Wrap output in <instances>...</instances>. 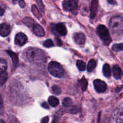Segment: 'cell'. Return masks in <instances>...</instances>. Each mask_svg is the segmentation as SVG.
Segmentation results:
<instances>
[{
	"mask_svg": "<svg viewBox=\"0 0 123 123\" xmlns=\"http://www.w3.org/2000/svg\"><path fill=\"white\" fill-rule=\"evenodd\" d=\"M25 57L30 62L36 64L44 63L46 56L44 52L37 48H30L25 51Z\"/></svg>",
	"mask_w": 123,
	"mask_h": 123,
	"instance_id": "obj_1",
	"label": "cell"
},
{
	"mask_svg": "<svg viewBox=\"0 0 123 123\" xmlns=\"http://www.w3.org/2000/svg\"><path fill=\"white\" fill-rule=\"evenodd\" d=\"M109 26L113 34L122 36L123 31V18L121 16H116L112 18L109 22Z\"/></svg>",
	"mask_w": 123,
	"mask_h": 123,
	"instance_id": "obj_2",
	"label": "cell"
},
{
	"mask_svg": "<svg viewBox=\"0 0 123 123\" xmlns=\"http://www.w3.org/2000/svg\"><path fill=\"white\" fill-rule=\"evenodd\" d=\"M48 70L49 73L54 77L61 78L64 74V70L62 66L55 61H52L48 65Z\"/></svg>",
	"mask_w": 123,
	"mask_h": 123,
	"instance_id": "obj_3",
	"label": "cell"
},
{
	"mask_svg": "<svg viewBox=\"0 0 123 123\" xmlns=\"http://www.w3.org/2000/svg\"><path fill=\"white\" fill-rule=\"evenodd\" d=\"M97 32L98 36L101 38L105 45H109L111 42L110 34L108 29L105 25H100L97 26Z\"/></svg>",
	"mask_w": 123,
	"mask_h": 123,
	"instance_id": "obj_4",
	"label": "cell"
},
{
	"mask_svg": "<svg viewBox=\"0 0 123 123\" xmlns=\"http://www.w3.org/2000/svg\"><path fill=\"white\" fill-rule=\"evenodd\" d=\"M123 110L122 106L117 108L110 118L109 123H123Z\"/></svg>",
	"mask_w": 123,
	"mask_h": 123,
	"instance_id": "obj_5",
	"label": "cell"
},
{
	"mask_svg": "<svg viewBox=\"0 0 123 123\" xmlns=\"http://www.w3.org/2000/svg\"><path fill=\"white\" fill-rule=\"evenodd\" d=\"M78 0H64L62 6L64 10L73 12L78 8Z\"/></svg>",
	"mask_w": 123,
	"mask_h": 123,
	"instance_id": "obj_6",
	"label": "cell"
},
{
	"mask_svg": "<svg viewBox=\"0 0 123 123\" xmlns=\"http://www.w3.org/2000/svg\"><path fill=\"white\" fill-rule=\"evenodd\" d=\"M94 86L96 91L99 93L105 92L107 89L106 84L104 81L100 79H96L94 81Z\"/></svg>",
	"mask_w": 123,
	"mask_h": 123,
	"instance_id": "obj_7",
	"label": "cell"
},
{
	"mask_svg": "<svg viewBox=\"0 0 123 123\" xmlns=\"http://www.w3.org/2000/svg\"><path fill=\"white\" fill-rule=\"evenodd\" d=\"M27 40L28 38L26 35L24 33H22V32H19L16 35L14 42H15L16 44L22 46H24L27 42Z\"/></svg>",
	"mask_w": 123,
	"mask_h": 123,
	"instance_id": "obj_8",
	"label": "cell"
},
{
	"mask_svg": "<svg viewBox=\"0 0 123 123\" xmlns=\"http://www.w3.org/2000/svg\"><path fill=\"white\" fill-rule=\"evenodd\" d=\"M11 26L7 24H0V36L2 37H7L11 32Z\"/></svg>",
	"mask_w": 123,
	"mask_h": 123,
	"instance_id": "obj_9",
	"label": "cell"
},
{
	"mask_svg": "<svg viewBox=\"0 0 123 123\" xmlns=\"http://www.w3.org/2000/svg\"><path fill=\"white\" fill-rule=\"evenodd\" d=\"M98 3L97 0H92L91 2V8H90V18L91 19H94L96 17L97 14V10H98Z\"/></svg>",
	"mask_w": 123,
	"mask_h": 123,
	"instance_id": "obj_10",
	"label": "cell"
},
{
	"mask_svg": "<svg viewBox=\"0 0 123 123\" xmlns=\"http://www.w3.org/2000/svg\"><path fill=\"white\" fill-rule=\"evenodd\" d=\"M85 35L82 33H76L74 35V40L76 43L79 45H82L84 44L85 42Z\"/></svg>",
	"mask_w": 123,
	"mask_h": 123,
	"instance_id": "obj_11",
	"label": "cell"
},
{
	"mask_svg": "<svg viewBox=\"0 0 123 123\" xmlns=\"http://www.w3.org/2000/svg\"><path fill=\"white\" fill-rule=\"evenodd\" d=\"M55 29H56V31L61 36H64L67 34V29L63 24H61V23L58 24L55 26Z\"/></svg>",
	"mask_w": 123,
	"mask_h": 123,
	"instance_id": "obj_12",
	"label": "cell"
},
{
	"mask_svg": "<svg viewBox=\"0 0 123 123\" xmlns=\"http://www.w3.org/2000/svg\"><path fill=\"white\" fill-rule=\"evenodd\" d=\"M113 74H114V76L115 79H121L123 76V72L121 68L117 65L114 66L113 67Z\"/></svg>",
	"mask_w": 123,
	"mask_h": 123,
	"instance_id": "obj_13",
	"label": "cell"
},
{
	"mask_svg": "<svg viewBox=\"0 0 123 123\" xmlns=\"http://www.w3.org/2000/svg\"><path fill=\"white\" fill-rule=\"evenodd\" d=\"M33 31L37 36L42 37L44 35V31L39 24H34L33 26Z\"/></svg>",
	"mask_w": 123,
	"mask_h": 123,
	"instance_id": "obj_14",
	"label": "cell"
},
{
	"mask_svg": "<svg viewBox=\"0 0 123 123\" xmlns=\"http://www.w3.org/2000/svg\"><path fill=\"white\" fill-rule=\"evenodd\" d=\"M7 54H9L10 56H11L12 59V61H13V65L14 66H16L18 64V62H19V60H18V55L16 54L15 53L9 51V50H7Z\"/></svg>",
	"mask_w": 123,
	"mask_h": 123,
	"instance_id": "obj_15",
	"label": "cell"
},
{
	"mask_svg": "<svg viewBox=\"0 0 123 123\" xmlns=\"http://www.w3.org/2000/svg\"><path fill=\"white\" fill-rule=\"evenodd\" d=\"M103 72L104 75L105 76L106 78H109L111 76V67L108 64H105L103 66Z\"/></svg>",
	"mask_w": 123,
	"mask_h": 123,
	"instance_id": "obj_16",
	"label": "cell"
},
{
	"mask_svg": "<svg viewBox=\"0 0 123 123\" xmlns=\"http://www.w3.org/2000/svg\"><path fill=\"white\" fill-rule=\"evenodd\" d=\"M48 102L49 105L52 107H55L59 104V100L56 97L54 96H50L48 98Z\"/></svg>",
	"mask_w": 123,
	"mask_h": 123,
	"instance_id": "obj_17",
	"label": "cell"
},
{
	"mask_svg": "<svg viewBox=\"0 0 123 123\" xmlns=\"http://www.w3.org/2000/svg\"><path fill=\"white\" fill-rule=\"evenodd\" d=\"M96 66V60H93V59L90 60V61L88 62V66H87L88 72H92V71L95 68Z\"/></svg>",
	"mask_w": 123,
	"mask_h": 123,
	"instance_id": "obj_18",
	"label": "cell"
},
{
	"mask_svg": "<svg viewBox=\"0 0 123 123\" xmlns=\"http://www.w3.org/2000/svg\"><path fill=\"white\" fill-rule=\"evenodd\" d=\"M8 77V74L6 71L0 73V85H2L6 82Z\"/></svg>",
	"mask_w": 123,
	"mask_h": 123,
	"instance_id": "obj_19",
	"label": "cell"
},
{
	"mask_svg": "<svg viewBox=\"0 0 123 123\" xmlns=\"http://www.w3.org/2000/svg\"><path fill=\"white\" fill-rule=\"evenodd\" d=\"M76 66L80 71H84L86 68V64L84 61L82 60H78L76 62Z\"/></svg>",
	"mask_w": 123,
	"mask_h": 123,
	"instance_id": "obj_20",
	"label": "cell"
},
{
	"mask_svg": "<svg viewBox=\"0 0 123 123\" xmlns=\"http://www.w3.org/2000/svg\"><path fill=\"white\" fill-rule=\"evenodd\" d=\"M7 68V64L6 60H3V59L0 60V73H1V72L6 71Z\"/></svg>",
	"mask_w": 123,
	"mask_h": 123,
	"instance_id": "obj_21",
	"label": "cell"
},
{
	"mask_svg": "<svg viewBox=\"0 0 123 123\" xmlns=\"http://www.w3.org/2000/svg\"><path fill=\"white\" fill-rule=\"evenodd\" d=\"M79 83H80V85L81 86V88L82 91H85L86 90V88H87L88 85V82L86 79L85 78H82L79 80Z\"/></svg>",
	"mask_w": 123,
	"mask_h": 123,
	"instance_id": "obj_22",
	"label": "cell"
},
{
	"mask_svg": "<svg viewBox=\"0 0 123 123\" xmlns=\"http://www.w3.org/2000/svg\"><path fill=\"white\" fill-rule=\"evenodd\" d=\"M32 13H33V14H34L35 16L37 17V18H38V19H40V18H41V14H40V13L39 12V11H38V10L37 9V8L36 7V6H35V5H33L32 7Z\"/></svg>",
	"mask_w": 123,
	"mask_h": 123,
	"instance_id": "obj_23",
	"label": "cell"
},
{
	"mask_svg": "<svg viewBox=\"0 0 123 123\" xmlns=\"http://www.w3.org/2000/svg\"><path fill=\"white\" fill-rule=\"evenodd\" d=\"M123 43L120 44H115L113 45L112 50L115 52H120L123 50Z\"/></svg>",
	"mask_w": 123,
	"mask_h": 123,
	"instance_id": "obj_24",
	"label": "cell"
},
{
	"mask_svg": "<svg viewBox=\"0 0 123 123\" xmlns=\"http://www.w3.org/2000/svg\"><path fill=\"white\" fill-rule=\"evenodd\" d=\"M62 105H63L64 106H70L72 105V100H71V98L67 97V98H65L64 99L63 102H62Z\"/></svg>",
	"mask_w": 123,
	"mask_h": 123,
	"instance_id": "obj_25",
	"label": "cell"
},
{
	"mask_svg": "<svg viewBox=\"0 0 123 123\" xmlns=\"http://www.w3.org/2000/svg\"><path fill=\"white\" fill-rule=\"evenodd\" d=\"M52 92L56 95L60 94L61 92V88L58 86H57V85H54L52 87Z\"/></svg>",
	"mask_w": 123,
	"mask_h": 123,
	"instance_id": "obj_26",
	"label": "cell"
},
{
	"mask_svg": "<svg viewBox=\"0 0 123 123\" xmlns=\"http://www.w3.org/2000/svg\"><path fill=\"white\" fill-rule=\"evenodd\" d=\"M24 22L25 23L26 25H27L28 26H30V24L31 25H32V26H34V20L29 18H25V19H24Z\"/></svg>",
	"mask_w": 123,
	"mask_h": 123,
	"instance_id": "obj_27",
	"label": "cell"
},
{
	"mask_svg": "<svg viewBox=\"0 0 123 123\" xmlns=\"http://www.w3.org/2000/svg\"><path fill=\"white\" fill-rule=\"evenodd\" d=\"M43 45H44V46L46 47V48H50L52 46H54V44L52 40L48 39L44 42V43H43Z\"/></svg>",
	"mask_w": 123,
	"mask_h": 123,
	"instance_id": "obj_28",
	"label": "cell"
},
{
	"mask_svg": "<svg viewBox=\"0 0 123 123\" xmlns=\"http://www.w3.org/2000/svg\"><path fill=\"white\" fill-rule=\"evenodd\" d=\"M36 1H37V4H38V7H39L40 9L41 10V11H42L43 13H44V5H43V2H42V0H36Z\"/></svg>",
	"mask_w": 123,
	"mask_h": 123,
	"instance_id": "obj_29",
	"label": "cell"
},
{
	"mask_svg": "<svg viewBox=\"0 0 123 123\" xmlns=\"http://www.w3.org/2000/svg\"><path fill=\"white\" fill-rule=\"evenodd\" d=\"M4 113V105L3 102H2V97L0 94V115H2Z\"/></svg>",
	"mask_w": 123,
	"mask_h": 123,
	"instance_id": "obj_30",
	"label": "cell"
},
{
	"mask_svg": "<svg viewBox=\"0 0 123 123\" xmlns=\"http://www.w3.org/2000/svg\"><path fill=\"white\" fill-rule=\"evenodd\" d=\"M19 4L21 8H24L25 6V3L24 0H19Z\"/></svg>",
	"mask_w": 123,
	"mask_h": 123,
	"instance_id": "obj_31",
	"label": "cell"
},
{
	"mask_svg": "<svg viewBox=\"0 0 123 123\" xmlns=\"http://www.w3.org/2000/svg\"><path fill=\"white\" fill-rule=\"evenodd\" d=\"M49 118L48 117H44L43 118H42V121H41V123H48L49 122Z\"/></svg>",
	"mask_w": 123,
	"mask_h": 123,
	"instance_id": "obj_32",
	"label": "cell"
},
{
	"mask_svg": "<svg viewBox=\"0 0 123 123\" xmlns=\"http://www.w3.org/2000/svg\"><path fill=\"white\" fill-rule=\"evenodd\" d=\"M42 106L43 108H44V109H49V105H48V103H47L46 102H43V103L42 104Z\"/></svg>",
	"mask_w": 123,
	"mask_h": 123,
	"instance_id": "obj_33",
	"label": "cell"
},
{
	"mask_svg": "<svg viewBox=\"0 0 123 123\" xmlns=\"http://www.w3.org/2000/svg\"><path fill=\"white\" fill-rule=\"evenodd\" d=\"M4 8H2V7L0 6V16H2L4 14Z\"/></svg>",
	"mask_w": 123,
	"mask_h": 123,
	"instance_id": "obj_34",
	"label": "cell"
},
{
	"mask_svg": "<svg viewBox=\"0 0 123 123\" xmlns=\"http://www.w3.org/2000/svg\"><path fill=\"white\" fill-rule=\"evenodd\" d=\"M108 1L111 4H115L116 3V0H108Z\"/></svg>",
	"mask_w": 123,
	"mask_h": 123,
	"instance_id": "obj_35",
	"label": "cell"
},
{
	"mask_svg": "<svg viewBox=\"0 0 123 123\" xmlns=\"http://www.w3.org/2000/svg\"><path fill=\"white\" fill-rule=\"evenodd\" d=\"M0 123H6L4 122V121H3V120H0Z\"/></svg>",
	"mask_w": 123,
	"mask_h": 123,
	"instance_id": "obj_36",
	"label": "cell"
},
{
	"mask_svg": "<svg viewBox=\"0 0 123 123\" xmlns=\"http://www.w3.org/2000/svg\"><path fill=\"white\" fill-rule=\"evenodd\" d=\"M13 3L15 4L16 2H17V0H13Z\"/></svg>",
	"mask_w": 123,
	"mask_h": 123,
	"instance_id": "obj_37",
	"label": "cell"
}]
</instances>
